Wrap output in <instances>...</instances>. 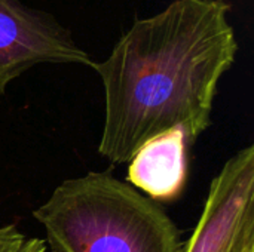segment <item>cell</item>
Segmentation results:
<instances>
[{"instance_id": "cell-1", "label": "cell", "mask_w": 254, "mask_h": 252, "mask_svg": "<svg viewBox=\"0 0 254 252\" xmlns=\"http://www.w3.org/2000/svg\"><path fill=\"white\" fill-rule=\"evenodd\" d=\"M229 10L225 0H174L135 21L94 62L104 86V159L128 163L144 143L174 128L190 146L211 126L219 82L238 52Z\"/></svg>"}, {"instance_id": "cell-2", "label": "cell", "mask_w": 254, "mask_h": 252, "mask_svg": "<svg viewBox=\"0 0 254 252\" xmlns=\"http://www.w3.org/2000/svg\"><path fill=\"white\" fill-rule=\"evenodd\" d=\"M33 217L54 252H182L185 245L158 202L109 171L63 181Z\"/></svg>"}, {"instance_id": "cell-3", "label": "cell", "mask_w": 254, "mask_h": 252, "mask_svg": "<svg viewBox=\"0 0 254 252\" xmlns=\"http://www.w3.org/2000/svg\"><path fill=\"white\" fill-rule=\"evenodd\" d=\"M182 252H254V146L237 151L213 178Z\"/></svg>"}, {"instance_id": "cell-4", "label": "cell", "mask_w": 254, "mask_h": 252, "mask_svg": "<svg viewBox=\"0 0 254 252\" xmlns=\"http://www.w3.org/2000/svg\"><path fill=\"white\" fill-rule=\"evenodd\" d=\"M94 62L54 15L19 0H0V95L37 64Z\"/></svg>"}, {"instance_id": "cell-5", "label": "cell", "mask_w": 254, "mask_h": 252, "mask_svg": "<svg viewBox=\"0 0 254 252\" xmlns=\"http://www.w3.org/2000/svg\"><path fill=\"white\" fill-rule=\"evenodd\" d=\"M188 138L174 128L144 143L128 162V184L155 202H173L188 180Z\"/></svg>"}, {"instance_id": "cell-6", "label": "cell", "mask_w": 254, "mask_h": 252, "mask_svg": "<svg viewBox=\"0 0 254 252\" xmlns=\"http://www.w3.org/2000/svg\"><path fill=\"white\" fill-rule=\"evenodd\" d=\"M0 252H46V242L25 236L13 224L0 226Z\"/></svg>"}]
</instances>
